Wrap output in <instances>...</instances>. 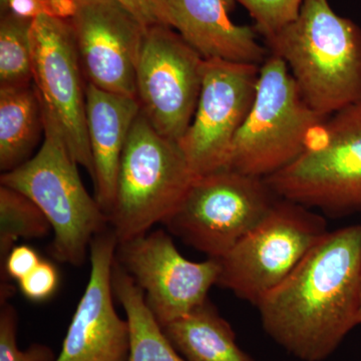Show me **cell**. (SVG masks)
<instances>
[{
    "instance_id": "cell-9",
    "label": "cell",
    "mask_w": 361,
    "mask_h": 361,
    "mask_svg": "<svg viewBox=\"0 0 361 361\" xmlns=\"http://www.w3.org/2000/svg\"><path fill=\"white\" fill-rule=\"evenodd\" d=\"M205 61L170 26L147 28L137 70V101L164 137L178 142L191 125Z\"/></svg>"
},
{
    "instance_id": "cell-5",
    "label": "cell",
    "mask_w": 361,
    "mask_h": 361,
    "mask_svg": "<svg viewBox=\"0 0 361 361\" xmlns=\"http://www.w3.org/2000/svg\"><path fill=\"white\" fill-rule=\"evenodd\" d=\"M327 118L306 103L283 59L269 52L227 168L265 179L295 161Z\"/></svg>"
},
{
    "instance_id": "cell-18",
    "label": "cell",
    "mask_w": 361,
    "mask_h": 361,
    "mask_svg": "<svg viewBox=\"0 0 361 361\" xmlns=\"http://www.w3.org/2000/svg\"><path fill=\"white\" fill-rule=\"evenodd\" d=\"M44 134V114L35 84L0 87V170H16L32 158Z\"/></svg>"
},
{
    "instance_id": "cell-4",
    "label": "cell",
    "mask_w": 361,
    "mask_h": 361,
    "mask_svg": "<svg viewBox=\"0 0 361 361\" xmlns=\"http://www.w3.org/2000/svg\"><path fill=\"white\" fill-rule=\"evenodd\" d=\"M195 178L178 142L157 132L140 111L123 149L109 216L118 243L164 224Z\"/></svg>"
},
{
    "instance_id": "cell-23",
    "label": "cell",
    "mask_w": 361,
    "mask_h": 361,
    "mask_svg": "<svg viewBox=\"0 0 361 361\" xmlns=\"http://www.w3.org/2000/svg\"><path fill=\"white\" fill-rule=\"evenodd\" d=\"M18 314L11 304L1 303L0 310V361H56L49 346L35 343L20 350L16 343Z\"/></svg>"
},
{
    "instance_id": "cell-12",
    "label": "cell",
    "mask_w": 361,
    "mask_h": 361,
    "mask_svg": "<svg viewBox=\"0 0 361 361\" xmlns=\"http://www.w3.org/2000/svg\"><path fill=\"white\" fill-rule=\"evenodd\" d=\"M33 84L78 165L94 178L87 127V80L68 20L40 16L30 30Z\"/></svg>"
},
{
    "instance_id": "cell-19",
    "label": "cell",
    "mask_w": 361,
    "mask_h": 361,
    "mask_svg": "<svg viewBox=\"0 0 361 361\" xmlns=\"http://www.w3.org/2000/svg\"><path fill=\"white\" fill-rule=\"evenodd\" d=\"M113 287L130 324L129 361H187L168 341L147 306L144 292L116 260Z\"/></svg>"
},
{
    "instance_id": "cell-27",
    "label": "cell",
    "mask_w": 361,
    "mask_h": 361,
    "mask_svg": "<svg viewBox=\"0 0 361 361\" xmlns=\"http://www.w3.org/2000/svg\"><path fill=\"white\" fill-rule=\"evenodd\" d=\"M49 0H8L6 13L33 20L40 16H49Z\"/></svg>"
},
{
    "instance_id": "cell-1",
    "label": "cell",
    "mask_w": 361,
    "mask_h": 361,
    "mask_svg": "<svg viewBox=\"0 0 361 361\" xmlns=\"http://www.w3.org/2000/svg\"><path fill=\"white\" fill-rule=\"evenodd\" d=\"M361 225L329 231L256 307L266 334L303 361H323L360 326Z\"/></svg>"
},
{
    "instance_id": "cell-2",
    "label": "cell",
    "mask_w": 361,
    "mask_h": 361,
    "mask_svg": "<svg viewBox=\"0 0 361 361\" xmlns=\"http://www.w3.org/2000/svg\"><path fill=\"white\" fill-rule=\"evenodd\" d=\"M265 42L316 113L329 116L360 101L361 28L329 0H304L296 20Z\"/></svg>"
},
{
    "instance_id": "cell-25",
    "label": "cell",
    "mask_w": 361,
    "mask_h": 361,
    "mask_svg": "<svg viewBox=\"0 0 361 361\" xmlns=\"http://www.w3.org/2000/svg\"><path fill=\"white\" fill-rule=\"evenodd\" d=\"M40 261L42 259L39 253L32 247L16 246L9 252L4 263H1V270L4 268V273H1V276L4 275V278L8 277L20 282L37 268Z\"/></svg>"
},
{
    "instance_id": "cell-7",
    "label": "cell",
    "mask_w": 361,
    "mask_h": 361,
    "mask_svg": "<svg viewBox=\"0 0 361 361\" xmlns=\"http://www.w3.org/2000/svg\"><path fill=\"white\" fill-rule=\"evenodd\" d=\"M278 198L262 178L221 169L195 178L164 224L195 250L221 259L264 219Z\"/></svg>"
},
{
    "instance_id": "cell-17",
    "label": "cell",
    "mask_w": 361,
    "mask_h": 361,
    "mask_svg": "<svg viewBox=\"0 0 361 361\" xmlns=\"http://www.w3.org/2000/svg\"><path fill=\"white\" fill-rule=\"evenodd\" d=\"M161 329L187 361H254L240 348L231 325L208 299Z\"/></svg>"
},
{
    "instance_id": "cell-8",
    "label": "cell",
    "mask_w": 361,
    "mask_h": 361,
    "mask_svg": "<svg viewBox=\"0 0 361 361\" xmlns=\"http://www.w3.org/2000/svg\"><path fill=\"white\" fill-rule=\"evenodd\" d=\"M327 232L322 216L278 198L264 219L219 259L217 285L256 307Z\"/></svg>"
},
{
    "instance_id": "cell-14",
    "label": "cell",
    "mask_w": 361,
    "mask_h": 361,
    "mask_svg": "<svg viewBox=\"0 0 361 361\" xmlns=\"http://www.w3.org/2000/svg\"><path fill=\"white\" fill-rule=\"evenodd\" d=\"M118 244L110 227L92 240L89 282L56 361H129V322L118 314L114 304Z\"/></svg>"
},
{
    "instance_id": "cell-29",
    "label": "cell",
    "mask_w": 361,
    "mask_h": 361,
    "mask_svg": "<svg viewBox=\"0 0 361 361\" xmlns=\"http://www.w3.org/2000/svg\"><path fill=\"white\" fill-rule=\"evenodd\" d=\"M360 326L361 327V286H360Z\"/></svg>"
},
{
    "instance_id": "cell-10",
    "label": "cell",
    "mask_w": 361,
    "mask_h": 361,
    "mask_svg": "<svg viewBox=\"0 0 361 361\" xmlns=\"http://www.w3.org/2000/svg\"><path fill=\"white\" fill-rule=\"evenodd\" d=\"M260 66L206 59L191 125L178 141L195 177L227 168L237 133L255 99Z\"/></svg>"
},
{
    "instance_id": "cell-22",
    "label": "cell",
    "mask_w": 361,
    "mask_h": 361,
    "mask_svg": "<svg viewBox=\"0 0 361 361\" xmlns=\"http://www.w3.org/2000/svg\"><path fill=\"white\" fill-rule=\"evenodd\" d=\"M254 20V28L264 40L271 39L296 20L304 0H235Z\"/></svg>"
},
{
    "instance_id": "cell-6",
    "label": "cell",
    "mask_w": 361,
    "mask_h": 361,
    "mask_svg": "<svg viewBox=\"0 0 361 361\" xmlns=\"http://www.w3.org/2000/svg\"><path fill=\"white\" fill-rule=\"evenodd\" d=\"M264 180L279 198L330 217L361 213V99L329 116L295 161Z\"/></svg>"
},
{
    "instance_id": "cell-3",
    "label": "cell",
    "mask_w": 361,
    "mask_h": 361,
    "mask_svg": "<svg viewBox=\"0 0 361 361\" xmlns=\"http://www.w3.org/2000/svg\"><path fill=\"white\" fill-rule=\"evenodd\" d=\"M44 114L42 147L20 167L4 173L0 185L25 194L44 214L54 233V258L80 266L94 237L110 227L109 218L82 184L59 123L44 109Z\"/></svg>"
},
{
    "instance_id": "cell-28",
    "label": "cell",
    "mask_w": 361,
    "mask_h": 361,
    "mask_svg": "<svg viewBox=\"0 0 361 361\" xmlns=\"http://www.w3.org/2000/svg\"><path fill=\"white\" fill-rule=\"evenodd\" d=\"M7 2H8V0H0V11H1V13H6Z\"/></svg>"
},
{
    "instance_id": "cell-20",
    "label": "cell",
    "mask_w": 361,
    "mask_h": 361,
    "mask_svg": "<svg viewBox=\"0 0 361 361\" xmlns=\"http://www.w3.org/2000/svg\"><path fill=\"white\" fill-rule=\"evenodd\" d=\"M51 226L27 196L0 185V261L4 263L20 239L42 238Z\"/></svg>"
},
{
    "instance_id": "cell-16",
    "label": "cell",
    "mask_w": 361,
    "mask_h": 361,
    "mask_svg": "<svg viewBox=\"0 0 361 361\" xmlns=\"http://www.w3.org/2000/svg\"><path fill=\"white\" fill-rule=\"evenodd\" d=\"M87 127L94 164L97 201L106 216L115 202L116 180L128 137L140 104L133 97L114 94L87 82Z\"/></svg>"
},
{
    "instance_id": "cell-15",
    "label": "cell",
    "mask_w": 361,
    "mask_h": 361,
    "mask_svg": "<svg viewBox=\"0 0 361 361\" xmlns=\"http://www.w3.org/2000/svg\"><path fill=\"white\" fill-rule=\"evenodd\" d=\"M168 25L204 59L261 66L269 51L255 28L233 23L235 0H160Z\"/></svg>"
},
{
    "instance_id": "cell-13",
    "label": "cell",
    "mask_w": 361,
    "mask_h": 361,
    "mask_svg": "<svg viewBox=\"0 0 361 361\" xmlns=\"http://www.w3.org/2000/svg\"><path fill=\"white\" fill-rule=\"evenodd\" d=\"M87 82L137 99V70L148 26L116 0H75L70 20Z\"/></svg>"
},
{
    "instance_id": "cell-26",
    "label": "cell",
    "mask_w": 361,
    "mask_h": 361,
    "mask_svg": "<svg viewBox=\"0 0 361 361\" xmlns=\"http://www.w3.org/2000/svg\"><path fill=\"white\" fill-rule=\"evenodd\" d=\"M130 9L146 26L168 25L167 16L160 0H116ZM169 26V25H168Z\"/></svg>"
},
{
    "instance_id": "cell-21",
    "label": "cell",
    "mask_w": 361,
    "mask_h": 361,
    "mask_svg": "<svg viewBox=\"0 0 361 361\" xmlns=\"http://www.w3.org/2000/svg\"><path fill=\"white\" fill-rule=\"evenodd\" d=\"M32 20L11 13L0 20V87L33 82L30 30Z\"/></svg>"
},
{
    "instance_id": "cell-24",
    "label": "cell",
    "mask_w": 361,
    "mask_h": 361,
    "mask_svg": "<svg viewBox=\"0 0 361 361\" xmlns=\"http://www.w3.org/2000/svg\"><path fill=\"white\" fill-rule=\"evenodd\" d=\"M59 276L56 266L49 261H40L32 272L18 282L21 293L35 302L47 300L58 289Z\"/></svg>"
},
{
    "instance_id": "cell-11",
    "label": "cell",
    "mask_w": 361,
    "mask_h": 361,
    "mask_svg": "<svg viewBox=\"0 0 361 361\" xmlns=\"http://www.w3.org/2000/svg\"><path fill=\"white\" fill-rule=\"evenodd\" d=\"M116 261L144 292L147 306L161 327L205 302L220 274L219 259L188 260L163 230L121 242Z\"/></svg>"
}]
</instances>
